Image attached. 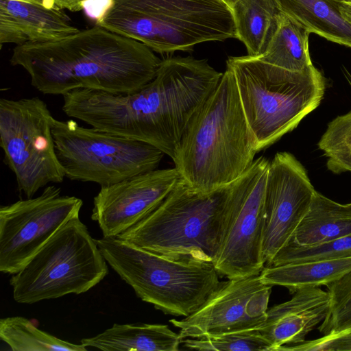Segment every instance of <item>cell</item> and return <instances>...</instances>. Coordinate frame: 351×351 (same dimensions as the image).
I'll use <instances>...</instances> for the list:
<instances>
[{"label":"cell","mask_w":351,"mask_h":351,"mask_svg":"<svg viewBox=\"0 0 351 351\" xmlns=\"http://www.w3.org/2000/svg\"><path fill=\"white\" fill-rule=\"evenodd\" d=\"M10 62L45 95L84 88L127 94L152 81L161 60L144 44L99 25L62 39L16 45Z\"/></svg>","instance_id":"1"},{"label":"cell","mask_w":351,"mask_h":351,"mask_svg":"<svg viewBox=\"0 0 351 351\" xmlns=\"http://www.w3.org/2000/svg\"><path fill=\"white\" fill-rule=\"evenodd\" d=\"M222 75L206 60L165 58L142 88L111 95L110 125L117 134L150 144L173 160L189 120Z\"/></svg>","instance_id":"2"},{"label":"cell","mask_w":351,"mask_h":351,"mask_svg":"<svg viewBox=\"0 0 351 351\" xmlns=\"http://www.w3.org/2000/svg\"><path fill=\"white\" fill-rule=\"evenodd\" d=\"M257 152L234 76L226 68L189 120L173 160L175 167L193 188L210 192L239 178Z\"/></svg>","instance_id":"3"},{"label":"cell","mask_w":351,"mask_h":351,"mask_svg":"<svg viewBox=\"0 0 351 351\" xmlns=\"http://www.w3.org/2000/svg\"><path fill=\"white\" fill-rule=\"evenodd\" d=\"M231 186L202 192L180 178L155 210L117 237L160 255L214 264L225 236Z\"/></svg>","instance_id":"4"},{"label":"cell","mask_w":351,"mask_h":351,"mask_svg":"<svg viewBox=\"0 0 351 351\" xmlns=\"http://www.w3.org/2000/svg\"><path fill=\"white\" fill-rule=\"evenodd\" d=\"M96 24L160 53L237 38L232 10L221 0H108Z\"/></svg>","instance_id":"5"},{"label":"cell","mask_w":351,"mask_h":351,"mask_svg":"<svg viewBox=\"0 0 351 351\" xmlns=\"http://www.w3.org/2000/svg\"><path fill=\"white\" fill-rule=\"evenodd\" d=\"M226 68L234 76L258 152L295 128L324 95L326 80L313 64L293 72L246 56L229 57Z\"/></svg>","instance_id":"6"},{"label":"cell","mask_w":351,"mask_h":351,"mask_svg":"<svg viewBox=\"0 0 351 351\" xmlns=\"http://www.w3.org/2000/svg\"><path fill=\"white\" fill-rule=\"evenodd\" d=\"M95 241L108 264L136 296L165 314L189 316L221 283L213 263L160 255L117 237Z\"/></svg>","instance_id":"7"},{"label":"cell","mask_w":351,"mask_h":351,"mask_svg":"<svg viewBox=\"0 0 351 351\" xmlns=\"http://www.w3.org/2000/svg\"><path fill=\"white\" fill-rule=\"evenodd\" d=\"M108 263L80 217L64 224L10 284L15 302L34 304L87 292L108 274Z\"/></svg>","instance_id":"8"},{"label":"cell","mask_w":351,"mask_h":351,"mask_svg":"<svg viewBox=\"0 0 351 351\" xmlns=\"http://www.w3.org/2000/svg\"><path fill=\"white\" fill-rule=\"evenodd\" d=\"M52 134L65 177L100 186L154 170L165 155L147 143L85 128L73 120L55 119Z\"/></svg>","instance_id":"9"},{"label":"cell","mask_w":351,"mask_h":351,"mask_svg":"<svg viewBox=\"0 0 351 351\" xmlns=\"http://www.w3.org/2000/svg\"><path fill=\"white\" fill-rule=\"evenodd\" d=\"M46 103L38 97L0 99V146L3 160L15 176L17 189L27 198L65 174L58 160Z\"/></svg>","instance_id":"10"},{"label":"cell","mask_w":351,"mask_h":351,"mask_svg":"<svg viewBox=\"0 0 351 351\" xmlns=\"http://www.w3.org/2000/svg\"><path fill=\"white\" fill-rule=\"evenodd\" d=\"M269 161L261 156L232 182L225 236L214 265L220 275L237 279L258 275L265 267L264 197Z\"/></svg>","instance_id":"11"},{"label":"cell","mask_w":351,"mask_h":351,"mask_svg":"<svg viewBox=\"0 0 351 351\" xmlns=\"http://www.w3.org/2000/svg\"><path fill=\"white\" fill-rule=\"evenodd\" d=\"M49 185L36 197L0 208V271L14 274L67 221L79 216L83 201Z\"/></svg>","instance_id":"12"},{"label":"cell","mask_w":351,"mask_h":351,"mask_svg":"<svg viewBox=\"0 0 351 351\" xmlns=\"http://www.w3.org/2000/svg\"><path fill=\"white\" fill-rule=\"evenodd\" d=\"M272 287L260 274L222 281L195 312L169 322L182 340L258 329L266 319Z\"/></svg>","instance_id":"13"},{"label":"cell","mask_w":351,"mask_h":351,"mask_svg":"<svg viewBox=\"0 0 351 351\" xmlns=\"http://www.w3.org/2000/svg\"><path fill=\"white\" fill-rule=\"evenodd\" d=\"M315 191L305 168L291 153L278 152L269 161L264 197L265 267L290 241Z\"/></svg>","instance_id":"14"},{"label":"cell","mask_w":351,"mask_h":351,"mask_svg":"<svg viewBox=\"0 0 351 351\" xmlns=\"http://www.w3.org/2000/svg\"><path fill=\"white\" fill-rule=\"evenodd\" d=\"M180 178L176 167L156 169L101 186L93 199L91 219L104 237H117L155 210Z\"/></svg>","instance_id":"15"},{"label":"cell","mask_w":351,"mask_h":351,"mask_svg":"<svg viewBox=\"0 0 351 351\" xmlns=\"http://www.w3.org/2000/svg\"><path fill=\"white\" fill-rule=\"evenodd\" d=\"M329 308V295L319 287L295 290L288 301L273 306L258 328L271 345V350H279L285 345H298L324 320Z\"/></svg>","instance_id":"16"},{"label":"cell","mask_w":351,"mask_h":351,"mask_svg":"<svg viewBox=\"0 0 351 351\" xmlns=\"http://www.w3.org/2000/svg\"><path fill=\"white\" fill-rule=\"evenodd\" d=\"M78 31L62 10L51 4L0 0L1 47L58 40Z\"/></svg>","instance_id":"17"},{"label":"cell","mask_w":351,"mask_h":351,"mask_svg":"<svg viewBox=\"0 0 351 351\" xmlns=\"http://www.w3.org/2000/svg\"><path fill=\"white\" fill-rule=\"evenodd\" d=\"M182 343L178 333L165 324H114L112 327L80 343L105 351H178Z\"/></svg>","instance_id":"18"},{"label":"cell","mask_w":351,"mask_h":351,"mask_svg":"<svg viewBox=\"0 0 351 351\" xmlns=\"http://www.w3.org/2000/svg\"><path fill=\"white\" fill-rule=\"evenodd\" d=\"M349 234L351 202L340 204L315 191L308 211L286 245L311 246Z\"/></svg>","instance_id":"19"},{"label":"cell","mask_w":351,"mask_h":351,"mask_svg":"<svg viewBox=\"0 0 351 351\" xmlns=\"http://www.w3.org/2000/svg\"><path fill=\"white\" fill-rule=\"evenodd\" d=\"M281 11L310 33L351 48V23L337 0H276Z\"/></svg>","instance_id":"20"},{"label":"cell","mask_w":351,"mask_h":351,"mask_svg":"<svg viewBox=\"0 0 351 351\" xmlns=\"http://www.w3.org/2000/svg\"><path fill=\"white\" fill-rule=\"evenodd\" d=\"M237 38L247 56L259 58L276 32L282 13L276 0H239L232 8Z\"/></svg>","instance_id":"21"},{"label":"cell","mask_w":351,"mask_h":351,"mask_svg":"<svg viewBox=\"0 0 351 351\" xmlns=\"http://www.w3.org/2000/svg\"><path fill=\"white\" fill-rule=\"evenodd\" d=\"M351 270V257L265 267L262 282L287 288L291 293L308 287L328 285Z\"/></svg>","instance_id":"22"},{"label":"cell","mask_w":351,"mask_h":351,"mask_svg":"<svg viewBox=\"0 0 351 351\" xmlns=\"http://www.w3.org/2000/svg\"><path fill=\"white\" fill-rule=\"evenodd\" d=\"M309 34L282 12L276 32L258 59L289 71H304L313 65L308 50Z\"/></svg>","instance_id":"23"},{"label":"cell","mask_w":351,"mask_h":351,"mask_svg":"<svg viewBox=\"0 0 351 351\" xmlns=\"http://www.w3.org/2000/svg\"><path fill=\"white\" fill-rule=\"evenodd\" d=\"M0 338L13 351H86L82 343L59 339L38 328L25 317L13 316L0 319Z\"/></svg>","instance_id":"24"},{"label":"cell","mask_w":351,"mask_h":351,"mask_svg":"<svg viewBox=\"0 0 351 351\" xmlns=\"http://www.w3.org/2000/svg\"><path fill=\"white\" fill-rule=\"evenodd\" d=\"M318 147L327 158L328 170L336 174L351 172V110L328 124Z\"/></svg>","instance_id":"25"},{"label":"cell","mask_w":351,"mask_h":351,"mask_svg":"<svg viewBox=\"0 0 351 351\" xmlns=\"http://www.w3.org/2000/svg\"><path fill=\"white\" fill-rule=\"evenodd\" d=\"M184 348L196 350L245 351L271 350V345L258 329L182 340Z\"/></svg>","instance_id":"26"},{"label":"cell","mask_w":351,"mask_h":351,"mask_svg":"<svg viewBox=\"0 0 351 351\" xmlns=\"http://www.w3.org/2000/svg\"><path fill=\"white\" fill-rule=\"evenodd\" d=\"M326 286L329 308L319 332L326 335L351 331V270Z\"/></svg>","instance_id":"27"},{"label":"cell","mask_w":351,"mask_h":351,"mask_svg":"<svg viewBox=\"0 0 351 351\" xmlns=\"http://www.w3.org/2000/svg\"><path fill=\"white\" fill-rule=\"evenodd\" d=\"M346 257H351V234L311 246L286 245L277 253L269 266Z\"/></svg>","instance_id":"28"},{"label":"cell","mask_w":351,"mask_h":351,"mask_svg":"<svg viewBox=\"0 0 351 351\" xmlns=\"http://www.w3.org/2000/svg\"><path fill=\"white\" fill-rule=\"evenodd\" d=\"M280 350H351V331L330 333L313 341L282 347Z\"/></svg>","instance_id":"29"},{"label":"cell","mask_w":351,"mask_h":351,"mask_svg":"<svg viewBox=\"0 0 351 351\" xmlns=\"http://www.w3.org/2000/svg\"><path fill=\"white\" fill-rule=\"evenodd\" d=\"M88 0H51L54 6L72 12H77L84 8Z\"/></svg>","instance_id":"30"},{"label":"cell","mask_w":351,"mask_h":351,"mask_svg":"<svg viewBox=\"0 0 351 351\" xmlns=\"http://www.w3.org/2000/svg\"><path fill=\"white\" fill-rule=\"evenodd\" d=\"M340 10L345 19L351 23V1L341 2Z\"/></svg>","instance_id":"31"},{"label":"cell","mask_w":351,"mask_h":351,"mask_svg":"<svg viewBox=\"0 0 351 351\" xmlns=\"http://www.w3.org/2000/svg\"><path fill=\"white\" fill-rule=\"evenodd\" d=\"M223 3H224L226 5H228L230 9L234 6V5L239 0H221Z\"/></svg>","instance_id":"32"},{"label":"cell","mask_w":351,"mask_h":351,"mask_svg":"<svg viewBox=\"0 0 351 351\" xmlns=\"http://www.w3.org/2000/svg\"><path fill=\"white\" fill-rule=\"evenodd\" d=\"M28 1H34L44 2V3H47L51 4V5H53L51 0H28Z\"/></svg>","instance_id":"33"}]
</instances>
